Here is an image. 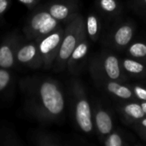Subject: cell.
Returning a JSON list of instances; mask_svg holds the SVG:
<instances>
[{
  "mask_svg": "<svg viewBox=\"0 0 146 146\" xmlns=\"http://www.w3.org/2000/svg\"><path fill=\"white\" fill-rule=\"evenodd\" d=\"M133 38V28L125 25L119 27L115 33V41L118 45L124 46L127 45Z\"/></svg>",
  "mask_w": 146,
  "mask_h": 146,
  "instance_id": "obj_10",
  "label": "cell"
},
{
  "mask_svg": "<svg viewBox=\"0 0 146 146\" xmlns=\"http://www.w3.org/2000/svg\"><path fill=\"white\" fill-rule=\"evenodd\" d=\"M123 68L132 74H139L145 69V67L141 62L131 59H126L123 61Z\"/></svg>",
  "mask_w": 146,
  "mask_h": 146,
  "instance_id": "obj_15",
  "label": "cell"
},
{
  "mask_svg": "<svg viewBox=\"0 0 146 146\" xmlns=\"http://www.w3.org/2000/svg\"><path fill=\"white\" fill-rule=\"evenodd\" d=\"M122 144L123 143L121 136L116 133L110 134L105 142V145L107 146H121Z\"/></svg>",
  "mask_w": 146,
  "mask_h": 146,
  "instance_id": "obj_20",
  "label": "cell"
},
{
  "mask_svg": "<svg viewBox=\"0 0 146 146\" xmlns=\"http://www.w3.org/2000/svg\"><path fill=\"white\" fill-rule=\"evenodd\" d=\"M63 34L64 30L57 27L50 34L35 40L42 57L43 66L45 68H49L56 59Z\"/></svg>",
  "mask_w": 146,
  "mask_h": 146,
  "instance_id": "obj_4",
  "label": "cell"
},
{
  "mask_svg": "<svg viewBox=\"0 0 146 146\" xmlns=\"http://www.w3.org/2000/svg\"><path fill=\"white\" fill-rule=\"evenodd\" d=\"M15 61L33 68L42 67L43 61L36 41L29 40L23 43L19 42L15 50Z\"/></svg>",
  "mask_w": 146,
  "mask_h": 146,
  "instance_id": "obj_5",
  "label": "cell"
},
{
  "mask_svg": "<svg viewBox=\"0 0 146 146\" xmlns=\"http://www.w3.org/2000/svg\"><path fill=\"white\" fill-rule=\"evenodd\" d=\"M82 36V21L80 17H75L69 21L66 29L64 30L63 38L56 57L57 64L59 67H62L64 63L70 58L72 52L74 51Z\"/></svg>",
  "mask_w": 146,
  "mask_h": 146,
  "instance_id": "obj_3",
  "label": "cell"
},
{
  "mask_svg": "<svg viewBox=\"0 0 146 146\" xmlns=\"http://www.w3.org/2000/svg\"><path fill=\"white\" fill-rule=\"evenodd\" d=\"M87 50H88L87 43L82 36L80 40L79 41L78 44L76 45L74 51L71 54V56H70L71 60L72 61H79V60L82 59L86 55Z\"/></svg>",
  "mask_w": 146,
  "mask_h": 146,
  "instance_id": "obj_13",
  "label": "cell"
},
{
  "mask_svg": "<svg viewBox=\"0 0 146 146\" xmlns=\"http://www.w3.org/2000/svg\"><path fill=\"white\" fill-rule=\"evenodd\" d=\"M104 69L111 80H117L121 75L119 61L115 56H109L104 61Z\"/></svg>",
  "mask_w": 146,
  "mask_h": 146,
  "instance_id": "obj_9",
  "label": "cell"
},
{
  "mask_svg": "<svg viewBox=\"0 0 146 146\" xmlns=\"http://www.w3.org/2000/svg\"><path fill=\"white\" fill-rule=\"evenodd\" d=\"M134 92L139 99L146 101V89L137 86L134 87Z\"/></svg>",
  "mask_w": 146,
  "mask_h": 146,
  "instance_id": "obj_21",
  "label": "cell"
},
{
  "mask_svg": "<svg viewBox=\"0 0 146 146\" xmlns=\"http://www.w3.org/2000/svg\"><path fill=\"white\" fill-rule=\"evenodd\" d=\"M141 106H142V109H143V110H144L145 114L146 115V102L145 103H143V104H141Z\"/></svg>",
  "mask_w": 146,
  "mask_h": 146,
  "instance_id": "obj_24",
  "label": "cell"
},
{
  "mask_svg": "<svg viewBox=\"0 0 146 146\" xmlns=\"http://www.w3.org/2000/svg\"><path fill=\"white\" fill-rule=\"evenodd\" d=\"M19 42L18 38L11 37L0 45V68L8 69L15 65V50Z\"/></svg>",
  "mask_w": 146,
  "mask_h": 146,
  "instance_id": "obj_7",
  "label": "cell"
},
{
  "mask_svg": "<svg viewBox=\"0 0 146 146\" xmlns=\"http://www.w3.org/2000/svg\"><path fill=\"white\" fill-rule=\"evenodd\" d=\"M96 126L102 134H108L113 128V122L110 115L104 110H98L95 117Z\"/></svg>",
  "mask_w": 146,
  "mask_h": 146,
  "instance_id": "obj_8",
  "label": "cell"
},
{
  "mask_svg": "<svg viewBox=\"0 0 146 146\" xmlns=\"http://www.w3.org/2000/svg\"><path fill=\"white\" fill-rule=\"evenodd\" d=\"M129 52L134 57H144L146 56V44L144 43H135L130 46Z\"/></svg>",
  "mask_w": 146,
  "mask_h": 146,
  "instance_id": "obj_17",
  "label": "cell"
},
{
  "mask_svg": "<svg viewBox=\"0 0 146 146\" xmlns=\"http://www.w3.org/2000/svg\"><path fill=\"white\" fill-rule=\"evenodd\" d=\"M144 1H145V3H146V0H144Z\"/></svg>",
  "mask_w": 146,
  "mask_h": 146,
  "instance_id": "obj_26",
  "label": "cell"
},
{
  "mask_svg": "<svg viewBox=\"0 0 146 146\" xmlns=\"http://www.w3.org/2000/svg\"><path fill=\"white\" fill-rule=\"evenodd\" d=\"M101 8L106 12H113L117 8L115 0H100Z\"/></svg>",
  "mask_w": 146,
  "mask_h": 146,
  "instance_id": "obj_19",
  "label": "cell"
},
{
  "mask_svg": "<svg viewBox=\"0 0 146 146\" xmlns=\"http://www.w3.org/2000/svg\"><path fill=\"white\" fill-rule=\"evenodd\" d=\"M9 0H0V15L3 14L8 8Z\"/></svg>",
  "mask_w": 146,
  "mask_h": 146,
  "instance_id": "obj_22",
  "label": "cell"
},
{
  "mask_svg": "<svg viewBox=\"0 0 146 146\" xmlns=\"http://www.w3.org/2000/svg\"><path fill=\"white\" fill-rule=\"evenodd\" d=\"M142 125L146 127V119H144V120L142 121Z\"/></svg>",
  "mask_w": 146,
  "mask_h": 146,
  "instance_id": "obj_25",
  "label": "cell"
},
{
  "mask_svg": "<svg viewBox=\"0 0 146 146\" xmlns=\"http://www.w3.org/2000/svg\"><path fill=\"white\" fill-rule=\"evenodd\" d=\"M57 27L58 21L52 17L48 10H39L28 19L24 33L28 40H36L50 34Z\"/></svg>",
  "mask_w": 146,
  "mask_h": 146,
  "instance_id": "obj_2",
  "label": "cell"
},
{
  "mask_svg": "<svg viewBox=\"0 0 146 146\" xmlns=\"http://www.w3.org/2000/svg\"><path fill=\"white\" fill-rule=\"evenodd\" d=\"M48 11L50 12L51 16L56 19L58 21L68 18L70 14V9L68 8V5L64 3H57L51 4L49 7Z\"/></svg>",
  "mask_w": 146,
  "mask_h": 146,
  "instance_id": "obj_11",
  "label": "cell"
},
{
  "mask_svg": "<svg viewBox=\"0 0 146 146\" xmlns=\"http://www.w3.org/2000/svg\"><path fill=\"white\" fill-rule=\"evenodd\" d=\"M27 106L38 118L53 119L59 116L65 106L59 86L52 80H30L23 84Z\"/></svg>",
  "mask_w": 146,
  "mask_h": 146,
  "instance_id": "obj_1",
  "label": "cell"
},
{
  "mask_svg": "<svg viewBox=\"0 0 146 146\" xmlns=\"http://www.w3.org/2000/svg\"><path fill=\"white\" fill-rule=\"evenodd\" d=\"M86 28H87V33L91 38H94L98 34V19L95 15H90L87 17L86 21Z\"/></svg>",
  "mask_w": 146,
  "mask_h": 146,
  "instance_id": "obj_16",
  "label": "cell"
},
{
  "mask_svg": "<svg viewBox=\"0 0 146 146\" xmlns=\"http://www.w3.org/2000/svg\"><path fill=\"white\" fill-rule=\"evenodd\" d=\"M124 112L127 115H129L130 117L134 118V119H141L145 115L142 109V106L138 104H134V103L126 105L124 107Z\"/></svg>",
  "mask_w": 146,
  "mask_h": 146,
  "instance_id": "obj_14",
  "label": "cell"
},
{
  "mask_svg": "<svg viewBox=\"0 0 146 146\" xmlns=\"http://www.w3.org/2000/svg\"><path fill=\"white\" fill-rule=\"evenodd\" d=\"M20 3H23V4H25V5H33V4H34L36 2H37V0H18Z\"/></svg>",
  "mask_w": 146,
  "mask_h": 146,
  "instance_id": "obj_23",
  "label": "cell"
},
{
  "mask_svg": "<svg viewBox=\"0 0 146 146\" xmlns=\"http://www.w3.org/2000/svg\"><path fill=\"white\" fill-rule=\"evenodd\" d=\"M107 88L110 92H111L112 94H114L121 98H123V99L130 98L133 95L132 91L128 87L122 86L116 82H113V81L109 82Z\"/></svg>",
  "mask_w": 146,
  "mask_h": 146,
  "instance_id": "obj_12",
  "label": "cell"
},
{
  "mask_svg": "<svg viewBox=\"0 0 146 146\" xmlns=\"http://www.w3.org/2000/svg\"><path fill=\"white\" fill-rule=\"evenodd\" d=\"M75 118L78 126L85 133H90L92 130V112L89 103L86 99L81 98L77 101L75 106Z\"/></svg>",
  "mask_w": 146,
  "mask_h": 146,
  "instance_id": "obj_6",
  "label": "cell"
},
{
  "mask_svg": "<svg viewBox=\"0 0 146 146\" xmlns=\"http://www.w3.org/2000/svg\"><path fill=\"white\" fill-rule=\"evenodd\" d=\"M10 74L6 68H0V92L3 91L10 81Z\"/></svg>",
  "mask_w": 146,
  "mask_h": 146,
  "instance_id": "obj_18",
  "label": "cell"
}]
</instances>
